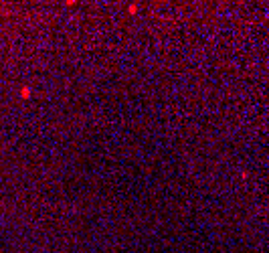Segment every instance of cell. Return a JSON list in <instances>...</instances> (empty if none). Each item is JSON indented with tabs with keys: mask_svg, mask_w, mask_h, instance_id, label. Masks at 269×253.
I'll return each mask as SVG.
<instances>
[{
	"mask_svg": "<svg viewBox=\"0 0 269 253\" xmlns=\"http://www.w3.org/2000/svg\"><path fill=\"white\" fill-rule=\"evenodd\" d=\"M20 97H22V99H28V97H31V87L24 85V87L20 89Z\"/></svg>",
	"mask_w": 269,
	"mask_h": 253,
	"instance_id": "1",
	"label": "cell"
}]
</instances>
